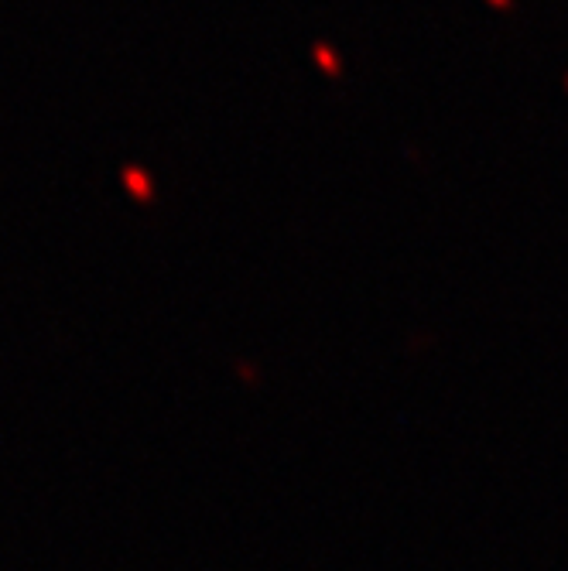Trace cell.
Listing matches in <instances>:
<instances>
[{"label": "cell", "mask_w": 568, "mask_h": 571, "mask_svg": "<svg viewBox=\"0 0 568 571\" xmlns=\"http://www.w3.org/2000/svg\"><path fill=\"white\" fill-rule=\"evenodd\" d=\"M127 182H131V189H137V195H148V182H144V175L141 171H127Z\"/></svg>", "instance_id": "cell-1"}]
</instances>
